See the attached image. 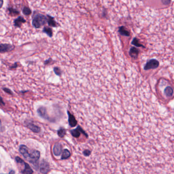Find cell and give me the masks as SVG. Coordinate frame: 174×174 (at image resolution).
<instances>
[{
    "mask_svg": "<svg viewBox=\"0 0 174 174\" xmlns=\"http://www.w3.org/2000/svg\"><path fill=\"white\" fill-rule=\"evenodd\" d=\"M47 23V17L41 14L38 13L33 18L32 25L35 28L38 29Z\"/></svg>",
    "mask_w": 174,
    "mask_h": 174,
    "instance_id": "cell-1",
    "label": "cell"
},
{
    "mask_svg": "<svg viewBox=\"0 0 174 174\" xmlns=\"http://www.w3.org/2000/svg\"><path fill=\"white\" fill-rule=\"evenodd\" d=\"M40 157V153L38 150H33L29 154V156L27 160L29 163L33 165L35 169H37L39 167L38 161Z\"/></svg>",
    "mask_w": 174,
    "mask_h": 174,
    "instance_id": "cell-2",
    "label": "cell"
},
{
    "mask_svg": "<svg viewBox=\"0 0 174 174\" xmlns=\"http://www.w3.org/2000/svg\"><path fill=\"white\" fill-rule=\"evenodd\" d=\"M159 66V62H158V61L157 60L154 59L150 60L145 65L144 70H148L150 69L157 68Z\"/></svg>",
    "mask_w": 174,
    "mask_h": 174,
    "instance_id": "cell-3",
    "label": "cell"
},
{
    "mask_svg": "<svg viewBox=\"0 0 174 174\" xmlns=\"http://www.w3.org/2000/svg\"><path fill=\"white\" fill-rule=\"evenodd\" d=\"M39 170L42 174H48L50 171V166L48 162L46 160H42L40 165Z\"/></svg>",
    "mask_w": 174,
    "mask_h": 174,
    "instance_id": "cell-4",
    "label": "cell"
},
{
    "mask_svg": "<svg viewBox=\"0 0 174 174\" xmlns=\"http://www.w3.org/2000/svg\"><path fill=\"white\" fill-rule=\"evenodd\" d=\"M15 48L14 46L10 44H0V53H5L11 52Z\"/></svg>",
    "mask_w": 174,
    "mask_h": 174,
    "instance_id": "cell-5",
    "label": "cell"
},
{
    "mask_svg": "<svg viewBox=\"0 0 174 174\" xmlns=\"http://www.w3.org/2000/svg\"><path fill=\"white\" fill-rule=\"evenodd\" d=\"M70 133H71V135H72L73 137H76V138H78L80 136V133H83L86 137H88V135L87 133H85V131L80 126H78L76 129H73L70 131Z\"/></svg>",
    "mask_w": 174,
    "mask_h": 174,
    "instance_id": "cell-6",
    "label": "cell"
},
{
    "mask_svg": "<svg viewBox=\"0 0 174 174\" xmlns=\"http://www.w3.org/2000/svg\"><path fill=\"white\" fill-rule=\"evenodd\" d=\"M19 151L23 157L25 158L26 160H27L29 156L30 152L29 151V149L27 147L24 145H21L19 147Z\"/></svg>",
    "mask_w": 174,
    "mask_h": 174,
    "instance_id": "cell-7",
    "label": "cell"
},
{
    "mask_svg": "<svg viewBox=\"0 0 174 174\" xmlns=\"http://www.w3.org/2000/svg\"><path fill=\"white\" fill-rule=\"evenodd\" d=\"M37 112L40 117H42L43 119H50V118L48 117V114L47 113V110L46 108L41 106L37 110Z\"/></svg>",
    "mask_w": 174,
    "mask_h": 174,
    "instance_id": "cell-8",
    "label": "cell"
},
{
    "mask_svg": "<svg viewBox=\"0 0 174 174\" xmlns=\"http://www.w3.org/2000/svg\"><path fill=\"white\" fill-rule=\"evenodd\" d=\"M53 153L55 156H59L62 153V145L60 143H57L55 144L53 148Z\"/></svg>",
    "mask_w": 174,
    "mask_h": 174,
    "instance_id": "cell-9",
    "label": "cell"
},
{
    "mask_svg": "<svg viewBox=\"0 0 174 174\" xmlns=\"http://www.w3.org/2000/svg\"><path fill=\"white\" fill-rule=\"evenodd\" d=\"M26 126L33 133H39L41 131V128L40 127L37 126L36 125H35L34 124L32 123L31 122H28L26 124Z\"/></svg>",
    "mask_w": 174,
    "mask_h": 174,
    "instance_id": "cell-10",
    "label": "cell"
},
{
    "mask_svg": "<svg viewBox=\"0 0 174 174\" xmlns=\"http://www.w3.org/2000/svg\"><path fill=\"white\" fill-rule=\"evenodd\" d=\"M21 173L22 174H32L33 173V171L30 167V165L25 162L24 168L22 171H21Z\"/></svg>",
    "mask_w": 174,
    "mask_h": 174,
    "instance_id": "cell-11",
    "label": "cell"
},
{
    "mask_svg": "<svg viewBox=\"0 0 174 174\" xmlns=\"http://www.w3.org/2000/svg\"><path fill=\"white\" fill-rule=\"evenodd\" d=\"M67 114L68 115V122L69 125L71 126V127H75L77 124V121L75 119V117L70 114L69 111L67 112Z\"/></svg>",
    "mask_w": 174,
    "mask_h": 174,
    "instance_id": "cell-12",
    "label": "cell"
},
{
    "mask_svg": "<svg viewBox=\"0 0 174 174\" xmlns=\"http://www.w3.org/2000/svg\"><path fill=\"white\" fill-rule=\"evenodd\" d=\"M25 22H26V21L23 18V17L19 16V17H18V18H16L14 20V25L16 27H21L22 25V23H25Z\"/></svg>",
    "mask_w": 174,
    "mask_h": 174,
    "instance_id": "cell-13",
    "label": "cell"
},
{
    "mask_svg": "<svg viewBox=\"0 0 174 174\" xmlns=\"http://www.w3.org/2000/svg\"><path fill=\"white\" fill-rule=\"evenodd\" d=\"M139 54V50L135 48V47H132L129 50V55L131 56V57L134 58V59H137L138 57V56Z\"/></svg>",
    "mask_w": 174,
    "mask_h": 174,
    "instance_id": "cell-14",
    "label": "cell"
},
{
    "mask_svg": "<svg viewBox=\"0 0 174 174\" xmlns=\"http://www.w3.org/2000/svg\"><path fill=\"white\" fill-rule=\"evenodd\" d=\"M47 23H48V25L53 27H56L57 25V23L55 21V18L50 15H48L47 16Z\"/></svg>",
    "mask_w": 174,
    "mask_h": 174,
    "instance_id": "cell-15",
    "label": "cell"
},
{
    "mask_svg": "<svg viewBox=\"0 0 174 174\" xmlns=\"http://www.w3.org/2000/svg\"><path fill=\"white\" fill-rule=\"evenodd\" d=\"M165 95L167 97H171L173 95L174 93V90L173 89L172 87L170 86L166 87L164 91Z\"/></svg>",
    "mask_w": 174,
    "mask_h": 174,
    "instance_id": "cell-16",
    "label": "cell"
},
{
    "mask_svg": "<svg viewBox=\"0 0 174 174\" xmlns=\"http://www.w3.org/2000/svg\"><path fill=\"white\" fill-rule=\"evenodd\" d=\"M71 156V153L69 151L68 149H64L62 151V156H61V159L64 160L69 158Z\"/></svg>",
    "mask_w": 174,
    "mask_h": 174,
    "instance_id": "cell-17",
    "label": "cell"
},
{
    "mask_svg": "<svg viewBox=\"0 0 174 174\" xmlns=\"http://www.w3.org/2000/svg\"><path fill=\"white\" fill-rule=\"evenodd\" d=\"M119 32L120 34L123 35V36H125L127 37L130 36L129 32L126 30L125 27H124V26H122V27H119Z\"/></svg>",
    "mask_w": 174,
    "mask_h": 174,
    "instance_id": "cell-18",
    "label": "cell"
},
{
    "mask_svg": "<svg viewBox=\"0 0 174 174\" xmlns=\"http://www.w3.org/2000/svg\"><path fill=\"white\" fill-rule=\"evenodd\" d=\"M43 32L46 33L48 36L52 37L53 36V31L50 27H45L43 29Z\"/></svg>",
    "mask_w": 174,
    "mask_h": 174,
    "instance_id": "cell-19",
    "label": "cell"
},
{
    "mask_svg": "<svg viewBox=\"0 0 174 174\" xmlns=\"http://www.w3.org/2000/svg\"><path fill=\"white\" fill-rule=\"evenodd\" d=\"M58 135L61 138H63L66 135V131L63 128H61L58 130Z\"/></svg>",
    "mask_w": 174,
    "mask_h": 174,
    "instance_id": "cell-20",
    "label": "cell"
},
{
    "mask_svg": "<svg viewBox=\"0 0 174 174\" xmlns=\"http://www.w3.org/2000/svg\"><path fill=\"white\" fill-rule=\"evenodd\" d=\"M131 44H133V45H134V46H137V47H143V48H145L144 46H143V45H142L140 43L139 40H138L136 37L133 38V41H132V42H131Z\"/></svg>",
    "mask_w": 174,
    "mask_h": 174,
    "instance_id": "cell-21",
    "label": "cell"
},
{
    "mask_svg": "<svg viewBox=\"0 0 174 174\" xmlns=\"http://www.w3.org/2000/svg\"><path fill=\"white\" fill-rule=\"evenodd\" d=\"M23 13L25 16H28L32 13V11L29 7H25L23 8Z\"/></svg>",
    "mask_w": 174,
    "mask_h": 174,
    "instance_id": "cell-22",
    "label": "cell"
},
{
    "mask_svg": "<svg viewBox=\"0 0 174 174\" xmlns=\"http://www.w3.org/2000/svg\"><path fill=\"white\" fill-rule=\"evenodd\" d=\"M91 151L89 150H85L83 151V154L85 156H89L91 155Z\"/></svg>",
    "mask_w": 174,
    "mask_h": 174,
    "instance_id": "cell-23",
    "label": "cell"
},
{
    "mask_svg": "<svg viewBox=\"0 0 174 174\" xmlns=\"http://www.w3.org/2000/svg\"><path fill=\"white\" fill-rule=\"evenodd\" d=\"M161 2L163 5L167 6L169 5L171 3V0H161Z\"/></svg>",
    "mask_w": 174,
    "mask_h": 174,
    "instance_id": "cell-24",
    "label": "cell"
},
{
    "mask_svg": "<svg viewBox=\"0 0 174 174\" xmlns=\"http://www.w3.org/2000/svg\"><path fill=\"white\" fill-rule=\"evenodd\" d=\"M9 10L10 13H11L12 14H14V15H15V14H16H16H19V12H18V11H17L15 9L11 8V9H9Z\"/></svg>",
    "mask_w": 174,
    "mask_h": 174,
    "instance_id": "cell-25",
    "label": "cell"
},
{
    "mask_svg": "<svg viewBox=\"0 0 174 174\" xmlns=\"http://www.w3.org/2000/svg\"><path fill=\"white\" fill-rule=\"evenodd\" d=\"M54 71H55V73L58 76H60L61 74V71L60 70V69L58 67H55L54 68Z\"/></svg>",
    "mask_w": 174,
    "mask_h": 174,
    "instance_id": "cell-26",
    "label": "cell"
},
{
    "mask_svg": "<svg viewBox=\"0 0 174 174\" xmlns=\"http://www.w3.org/2000/svg\"><path fill=\"white\" fill-rule=\"evenodd\" d=\"M3 89V90H4L5 92H6V93H8V94H10V95H12V94H13V93L9 89H8V88H4Z\"/></svg>",
    "mask_w": 174,
    "mask_h": 174,
    "instance_id": "cell-27",
    "label": "cell"
},
{
    "mask_svg": "<svg viewBox=\"0 0 174 174\" xmlns=\"http://www.w3.org/2000/svg\"><path fill=\"white\" fill-rule=\"evenodd\" d=\"M3 4H4L3 0H0V9L3 7Z\"/></svg>",
    "mask_w": 174,
    "mask_h": 174,
    "instance_id": "cell-28",
    "label": "cell"
},
{
    "mask_svg": "<svg viewBox=\"0 0 174 174\" xmlns=\"http://www.w3.org/2000/svg\"><path fill=\"white\" fill-rule=\"evenodd\" d=\"M4 102L3 101L2 98L0 97V105H4Z\"/></svg>",
    "mask_w": 174,
    "mask_h": 174,
    "instance_id": "cell-29",
    "label": "cell"
},
{
    "mask_svg": "<svg viewBox=\"0 0 174 174\" xmlns=\"http://www.w3.org/2000/svg\"><path fill=\"white\" fill-rule=\"evenodd\" d=\"M15 174V172L14 171V170H11L10 172H9L8 174Z\"/></svg>",
    "mask_w": 174,
    "mask_h": 174,
    "instance_id": "cell-30",
    "label": "cell"
},
{
    "mask_svg": "<svg viewBox=\"0 0 174 174\" xmlns=\"http://www.w3.org/2000/svg\"><path fill=\"white\" fill-rule=\"evenodd\" d=\"M1 120H0V124H1Z\"/></svg>",
    "mask_w": 174,
    "mask_h": 174,
    "instance_id": "cell-31",
    "label": "cell"
}]
</instances>
